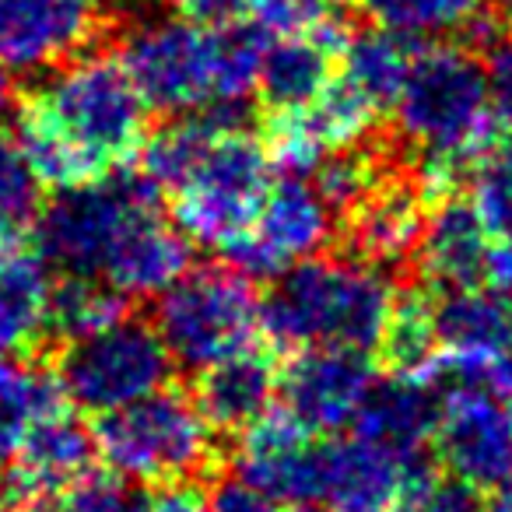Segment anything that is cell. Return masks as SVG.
Instances as JSON below:
<instances>
[{
    "label": "cell",
    "mask_w": 512,
    "mask_h": 512,
    "mask_svg": "<svg viewBox=\"0 0 512 512\" xmlns=\"http://www.w3.org/2000/svg\"><path fill=\"white\" fill-rule=\"evenodd\" d=\"M130 316V299L102 274H71L57 281L50 299V334L60 341H81Z\"/></svg>",
    "instance_id": "30"
},
{
    "label": "cell",
    "mask_w": 512,
    "mask_h": 512,
    "mask_svg": "<svg viewBox=\"0 0 512 512\" xmlns=\"http://www.w3.org/2000/svg\"><path fill=\"white\" fill-rule=\"evenodd\" d=\"M271 155L260 137L246 130H221L207 158L172 193V218L207 249H228L256 225L271 190Z\"/></svg>",
    "instance_id": "6"
},
{
    "label": "cell",
    "mask_w": 512,
    "mask_h": 512,
    "mask_svg": "<svg viewBox=\"0 0 512 512\" xmlns=\"http://www.w3.org/2000/svg\"><path fill=\"white\" fill-rule=\"evenodd\" d=\"M148 512H211V502L193 481H169L148 498Z\"/></svg>",
    "instance_id": "42"
},
{
    "label": "cell",
    "mask_w": 512,
    "mask_h": 512,
    "mask_svg": "<svg viewBox=\"0 0 512 512\" xmlns=\"http://www.w3.org/2000/svg\"><path fill=\"white\" fill-rule=\"evenodd\" d=\"M502 8H505V15H509V22H512V0H502Z\"/></svg>",
    "instance_id": "48"
},
{
    "label": "cell",
    "mask_w": 512,
    "mask_h": 512,
    "mask_svg": "<svg viewBox=\"0 0 512 512\" xmlns=\"http://www.w3.org/2000/svg\"><path fill=\"white\" fill-rule=\"evenodd\" d=\"M330 0H242V15L267 36H302L330 18Z\"/></svg>",
    "instance_id": "38"
},
{
    "label": "cell",
    "mask_w": 512,
    "mask_h": 512,
    "mask_svg": "<svg viewBox=\"0 0 512 512\" xmlns=\"http://www.w3.org/2000/svg\"><path fill=\"white\" fill-rule=\"evenodd\" d=\"M393 113L400 134L418 151L449 155L470 172L505 137L491 106L488 67L470 46L432 43L414 50Z\"/></svg>",
    "instance_id": "2"
},
{
    "label": "cell",
    "mask_w": 512,
    "mask_h": 512,
    "mask_svg": "<svg viewBox=\"0 0 512 512\" xmlns=\"http://www.w3.org/2000/svg\"><path fill=\"white\" fill-rule=\"evenodd\" d=\"M120 60L137 92L158 113H193L214 106L218 36L186 18H155L127 32Z\"/></svg>",
    "instance_id": "9"
},
{
    "label": "cell",
    "mask_w": 512,
    "mask_h": 512,
    "mask_svg": "<svg viewBox=\"0 0 512 512\" xmlns=\"http://www.w3.org/2000/svg\"><path fill=\"white\" fill-rule=\"evenodd\" d=\"M57 376L67 404L85 414H109L165 390L172 355L155 323L127 320L81 341H67L57 358Z\"/></svg>",
    "instance_id": "8"
},
{
    "label": "cell",
    "mask_w": 512,
    "mask_h": 512,
    "mask_svg": "<svg viewBox=\"0 0 512 512\" xmlns=\"http://www.w3.org/2000/svg\"><path fill=\"white\" fill-rule=\"evenodd\" d=\"M491 232L477 218L474 204L460 197H446L428 214L421 242L414 249V267L432 288L460 292L477 288V281L488 274Z\"/></svg>",
    "instance_id": "19"
},
{
    "label": "cell",
    "mask_w": 512,
    "mask_h": 512,
    "mask_svg": "<svg viewBox=\"0 0 512 512\" xmlns=\"http://www.w3.org/2000/svg\"><path fill=\"white\" fill-rule=\"evenodd\" d=\"M260 309L253 278L232 264L200 267L183 274L165 295H158L155 330L162 334L172 362L183 369H207L221 358L246 351L260 334Z\"/></svg>",
    "instance_id": "5"
},
{
    "label": "cell",
    "mask_w": 512,
    "mask_h": 512,
    "mask_svg": "<svg viewBox=\"0 0 512 512\" xmlns=\"http://www.w3.org/2000/svg\"><path fill=\"white\" fill-rule=\"evenodd\" d=\"M235 467L278 502L306 505L323 498V442L288 407H271L242 432Z\"/></svg>",
    "instance_id": "14"
},
{
    "label": "cell",
    "mask_w": 512,
    "mask_h": 512,
    "mask_svg": "<svg viewBox=\"0 0 512 512\" xmlns=\"http://www.w3.org/2000/svg\"><path fill=\"white\" fill-rule=\"evenodd\" d=\"M218 134L221 127L211 116H179V120L165 123L151 137H144L141 151H137V169L158 190L176 193L207 158V151L218 141Z\"/></svg>",
    "instance_id": "29"
},
{
    "label": "cell",
    "mask_w": 512,
    "mask_h": 512,
    "mask_svg": "<svg viewBox=\"0 0 512 512\" xmlns=\"http://www.w3.org/2000/svg\"><path fill=\"white\" fill-rule=\"evenodd\" d=\"M477 383L488 386V390L495 393V397H502L505 404H512V344L498 351L495 358H488V362H484Z\"/></svg>",
    "instance_id": "43"
},
{
    "label": "cell",
    "mask_w": 512,
    "mask_h": 512,
    "mask_svg": "<svg viewBox=\"0 0 512 512\" xmlns=\"http://www.w3.org/2000/svg\"><path fill=\"white\" fill-rule=\"evenodd\" d=\"M411 46L414 43H407V39L372 25L369 32H358L348 39L341 57V78L355 85L379 113H386L397 106V95L404 88L407 71H411Z\"/></svg>",
    "instance_id": "28"
},
{
    "label": "cell",
    "mask_w": 512,
    "mask_h": 512,
    "mask_svg": "<svg viewBox=\"0 0 512 512\" xmlns=\"http://www.w3.org/2000/svg\"><path fill=\"white\" fill-rule=\"evenodd\" d=\"M488 85H491V106H495L502 127L512 134V36H502L488 50Z\"/></svg>",
    "instance_id": "40"
},
{
    "label": "cell",
    "mask_w": 512,
    "mask_h": 512,
    "mask_svg": "<svg viewBox=\"0 0 512 512\" xmlns=\"http://www.w3.org/2000/svg\"><path fill=\"white\" fill-rule=\"evenodd\" d=\"M190 235L179 225H165L155 211L134 218L109 253L102 278L127 299H158L190 274Z\"/></svg>",
    "instance_id": "18"
},
{
    "label": "cell",
    "mask_w": 512,
    "mask_h": 512,
    "mask_svg": "<svg viewBox=\"0 0 512 512\" xmlns=\"http://www.w3.org/2000/svg\"><path fill=\"white\" fill-rule=\"evenodd\" d=\"M334 235V207L302 176L271 183L256 225L225 249L228 264L253 281H274L316 256Z\"/></svg>",
    "instance_id": "10"
},
{
    "label": "cell",
    "mask_w": 512,
    "mask_h": 512,
    "mask_svg": "<svg viewBox=\"0 0 512 512\" xmlns=\"http://www.w3.org/2000/svg\"><path fill=\"white\" fill-rule=\"evenodd\" d=\"M11 498H15L11 481H0V512H11Z\"/></svg>",
    "instance_id": "46"
},
{
    "label": "cell",
    "mask_w": 512,
    "mask_h": 512,
    "mask_svg": "<svg viewBox=\"0 0 512 512\" xmlns=\"http://www.w3.org/2000/svg\"><path fill=\"white\" fill-rule=\"evenodd\" d=\"M376 351L386 369H390V376L428 379L432 383L442 372L446 355H442L439 320H435L432 299L421 288L397 292V302H393Z\"/></svg>",
    "instance_id": "26"
},
{
    "label": "cell",
    "mask_w": 512,
    "mask_h": 512,
    "mask_svg": "<svg viewBox=\"0 0 512 512\" xmlns=\"http://www.w3.org/2000/svg\"><path fill=\"white\" fill-rule=\"evenodd\" d=\"M207 502H211V512H285L271 491L256 488V484L246 481L242 474L221 477L211 495H207Z\"/></svg>",
    "instance_id": "39"
},
{
    "label": "cell",
    "mask_w": 512,
    "mask_h": 512,
    "mask_svg": "<svg viewBox=\"0 0 512 512\" xmlns=\"http://www.w3.org/2000/svg\"><path fill=\"white\" fill-rule=\"evenodd\" d=\"M404 463L390 449L351 435L323 442V505L334 512H393Z\"/></svg>",
    "instance_id": "22"
},
{
    "label": "cell",
    "mask_w": 512,
    "mask_h": 512,
    "mask_svg": "<svg viewBox=\"0 0 512 512\" xmlns=\"http://www.w3.org/2000/svg\"><path fill=\"white\" fill-rule=\"evenodd\" d=\"M484 281L491 285V292H498L505 302H512V239L498 242V246L491 249Z\"/></svg>",
    "instance_id": "44"
},
{
    "label": "cell",
    "mask_w": 512,
    "mask_h": 512,
    "mask_svg": "<svg viewBox=\"0 0 512 512\" xmlns=\"http://www.w3.org/2000/svg\"><path fill=\"white\" fill-rule=\"evenodd\" d=\"M158 193L141 169L57 190L36 214V249L67 274H102L123 228L155 211Z\"/></svg>",
    "instance_id": "7"
},
{
    "label": "cell",
    "mask_w": 512,
    "mask_h": 512,
    "mask_svg": "<svg viewBox=\"0 0 512 512\" xmlns=\"http://www.w3.org/2000/svg\"><path fill=\"white\" fill-rule=\"evenodd\" d=\"M99 456V442L81 421L67 411L39 421L11 456V491L22 502H43V498L64 495L67 488L92 474V463Z\"/></svg>",
    "instance_id": "17"
},
{
    "label": "cell",
    "mask_w": 512,
    "mask_h": 512,
    "mask_svg": "<svg viewBox=\"0 0 512 512\" xmlns=\"http://www.w3.org/2000/svg\"><path fill=\"white\" fill-rule=\"evenodd\" d=\"M15 137L46 190H71L106 176V169L36 99L15 113Z\"/></svg>",
    "instance_id": "27"
},
{
    "label": "cell",
    "mask_w": 512,
    "mask_h": 512,
    "mask_svg": "<svg viewBox=\"0 0 512 512\" xmlns=\"http://www.w3.org/2000/svg\"><path fill=\"white\" fill-rule=\"evenodd\" d=\"M281 390V372L264 351H235L221 362L200 369L193 400L214 432H246L256 418H264Z\"/></svg>",
    "instance_id": "21"
},
{
    "label": "cell",
    "mask_w": 512,
    "mask_h": 512,
    "mask_svg": "<svg viewBox=\"0 0 512 512\" xmlns=\"http://www.w3.org/2000/svg\"><path fill=\"white\" fill-rule=\"evenodd\" d=\"M18 512H43V509H39V505L32 502V505H25V509H18Z\"/></svg>",
    "instance_id": "49"
},
{
    "label": "cell",
    "mask_w": 512,
    "mask_h": 512,
    "mask_svg": "<svg viewBox=\"0 0 512 512\" xmlns=\"http://www.w3.org/2000/svg\"><path fill=\"white\" fill-rule=\"evenodd\" d=\"M95 442L113 474L141 484L190 481L218 463L214 428L200 414L197 400L169 386L102 414Z\"/></svg>",
    "instance_id": "3"
},
{
    "label": "cell",
    "mask_w": 512,
    "mask_h": 512,
    "mask_svg": "<svg viewBox=\"0 0 512 512\" xmlns=\"http://www.w3.org/2000/svg\"><path fill=\"white\" fill-rule=\"evenodd\" d=\"M18 113V88H15V71L0 64V127Z\"/></svg>",
    "instance_id": "45"
},
{
    "label": "cell",
    "mask_w": 512,
    "mask_h": 512,
    "mask_svg": "<svg viewBox=\"0 0 512 512\" xmlns=\"http://www.w3.org/2000/svg\"><path fill=\"white\" fill-rule=\"evenodd\" d=\"M172 15L186 18V22L207 25V29H218V25L239 22L242 18V0H162Z\"/></svg>",
    "instance_id": "41"
},
{
    "label": "cell",
    "mask_w": 512,
    "mask_h": 512,
    "mask_svg": "<svg viewBox=\"0 0 512 512\" xmlns=\"http://www.w3.org/2000/svg\"><path fill=\"white\" fill-rule=\"evenodd\" d=\"M435 320L446 355L442 372H456L463 383H477L484 362L512 344V302L498 292H449L442 306H435Z\"/></svg>",
    "instance_id": "20"
},
{
    "label": "cell",
    "mask_w": 512,
    "mask_h": 512,
    "mask_svg": "<svg viewBox=\"0 0 512 512\" xmlns=\"http://www.w3.org/2000/svg\"><path fill=\"white\" fill-rule=\"evenodd\" d=\"M348 29L334 18L302 36H281L267 46L264 71H260V102L271 113L306 109L327 92L341 74V57L348 46Z\"/></svg>",
    "instance_id": "16"
},
{
    "label": "cell",
    "mask_w": 512,
    "mask_h": 512,
    "mask_svg": "<svg viewBox=\"0 0 512 512\" xmlns=\"http://www.w3.org/2000/svg\"><path fill=\"white\" fill-rule=\"evenodd\" d=\"M442 400L432 393L428 379L390 376V383L372 386L369 400L355 418V435L390 449L400 460L425 453L428 439H435Z\"/></svg>",
    "instance_id": "23"
},
{
    "label": "cell",
    "mask_w": 512,
    "mask_h": 512,
    "mask_svg": "<svg viewBox=\"0 0 512 512\" xmlns=\"http://www.w3.org/2000/svg\"><path fill=\"white\" fill-rule=\"evenodd\" d=\"M36 102L102 165L137 158L148 137V102L120 57L81 53L53 67Z\"/></svg>",
    "instance_id": "4"
},
{
    "label": "cell",
    "mask_w": 512,
    "mask_h": 512,
    "mask_svg": "<svg viewBox=\"0 0 512 512\" xmlns=\"http://www.w3.org/2000/svg\"><path fill=\"white\" fill-rule=\"evenodd\" d=\"M435 449L453 477L498 495L512 484V404L481 383L456 386L442 397Z\"/></svg>",
    "instance_id": "11"
},
{
    "label": "cell",
    "mask_w": 512,
    "mask_h": 512,
    "mask_svg": "<svg viewBox=\"0 0 512 512\" xmlns=\"http://www.w3.org/2000/svg\"><path fill=\"white\" fill-rule=\"evenodd\" d=\"M341 221L348 256L372 267L411 264L428 221V197L414 172L390 169Z\"/></svg>",
    "instance_id": "15"
},
{
    "label": "cell",
    "mask_w": 512,
    "mask_h": 512,
    "mask_svg": "<svg viewBox=\"0 0 512 512\" xmlns=\"http://www.w3.org/2000/svg\"><path fill=\"white\" fill-rule=\"evenodd\" d=\"M39 249L0 256V355H25L50 334V299L57 278Z\"/></svg>",
    "instance_id": "24"
},
{
    "label": "cell",
    "mask_w": 512,
    "mask_h": 512,
    "mask_svg": "<svg viewBox=\"0 0 512 512\" xmlns=\"http://www.w3.org/2000/svg\"><path fill=\"white\" fill-rule=\"evenodd\" d=\"M102 32V0H0V64L43 74L81 57Z\"/></svg>",
    "instance_id": "12"
},
{
    "label": "cell",
    "mask_w": 512,
    "mask_h": 512,
    "mask_svg": "<svg viewBox=\"0 0 512 512\" xmlns=\"http://www.w3.org/2000/svg\"><path fill=\"white\" fill-rule=\"evenodd\" d=\"M57 512H148V498L120 474H88L60 495Z\"/></svg>",
    "instance_id": "37"
},
{
    "label": "cell",
    "mask_w": 512,
    "mask_h": 512,
    "mask_svg": "<svg viewBox=\"0 0 512 512\" xmlns=\"http://www.w3.org/2000/svg\"><path fill=\"white\" fill-rule=\"evenodd\" d=\"M306 116L316 127V134H320V141L327 144V151H341V148L362 144L383 113H379L355 85H348V81L337 74L334 85H330L313 106H306Z\"/></svg>",
    "instance_id": "33"
},
{
    "label": "cell",
    "mask_w": 512,
    "mask_h": 512,
    "mask_svg": "<svg viewBox=\"0 0 512 512\" xmlns=\"http://www.w3.org/2000/svg\"><path fill=\"white\" fill-rule=\"evenodd\" d=\"M295 512H334L330 505H323V502H306L302 509H295Z\"/></svg>",
    "instance_id": "47"
},
{
    "label": "cell",
    "mask_w": 512,
    "mask_h": 512,
    "mask_svg": "<svg viewBox=\"0 0 512 512\" xmlns=\"http://www.w3.org/2000/svg\"><path fill=\"white\" fill-rule=\"evenodd\" d=\"M470 204L491 239H512V134L502 137L470 172Z\"/></svg>",
    "instance_id": "35"
},
{
    "label": "cell",
    "mask_w": 512,
    "mask_h": 512,
    "mask_svg": "<svg viewBox=\"0 0 512 512\" xmlns=\"http://www.w3.org/2000/svg\"><path fill=\"white\" fill-rule=\"evenodd\" d=\"M376 386L369 351L306 348L281 369L285 407L309 432L334 435L355 425L358 411Z\"/></svg>",
    "instance_id": "13"
},
{
    "label": "cell",
    "mask_w": 512,
    "mask_h": 512,
    "mask_svg": "<svg viewBox=\"0 0 512 512\" xmlns=\"http://www.w3.org/2000/svg\"><path fill=\"white\" fill-rule=\"evenodd\" d=\"M39 193H43V183L25 158L18 137L0 130V218L18 228L36 221Z\"/></svg>",
    "instance_id": "36"
},
{
    "label": "cell",
    "mask_w": 512,
    "mask_h": 512,
    "mask_svg": "<svg viewBox=\"0 0 512 512\" xmlns=\"http://www.w3.org/2000/svg\"><path fill=\"white\" fill-rule=\"evenodd\" d=\"M397 302L383 267L348 260H302L285 271L260 309V334L278 351H376Z\"/></svg>",
    "instance_id": "1"
},
{
    "label": "cell",
    "mask_w": 512,
    "mask_h": 512,
    "mask_svg": "<svg viewBox=\"0 0 512 512\" xmlns=\"http://www.w3.org/2000/svg\"><path fill=\"white\" fill-rule=\"evenodd\" d=\"M362 11L376 29L407 43L463 36L484 18V0H362Z\"/></svg>",
    "instance_id": "31"
},
{
    "label": "cell",
    "mask_w": 512,
    "mask_h": 512,
    "mask_svg": "<svg viewBox=\"0 0 512 512\" xmlns=\"http://www.w3.org/2000/svg\"><path fill=\"white\" fill-rule=\"evenodd\" d=\"M60 411H67V393L57 369L0 355V460H11L32 428Z\"/></svg>",
    "instance_id": "25"
},
{
    "label": "cell",
    "mask_w": 512,
    "mask_h": 512,
    "mask_svg": "<svg viewBox=\"0 0 512 512\" xmlns=\"http://www.w3.org/2000/svg\"><path fill=\"white\" fill-rule=\"evenodd\" d=\"M218 36V81H214V106H242L249 92L260 85L267 57V32L253 22H228L214 29ZM211 109V106H207Z\"/></svg>",
    "instance_id": "32"
},
{
    "label": "cell",
    "mask_w": 512,
    "mask_h": 512,
    "mask_svg": "<svg viewBox=\"0 0 512 512\" xmlns=\"http://www.w3.org/2000/svg\"><path fill=\"white\" fill-rule=\"evenodd\" d=\"M390 169L393 165L386 162L383 151L355 144V148H341L323 158L320 169H316L313 186L320 190V197L334 207V214H348Z\"/></svg>",
    "instance_id": "34"
}]
</instances>
